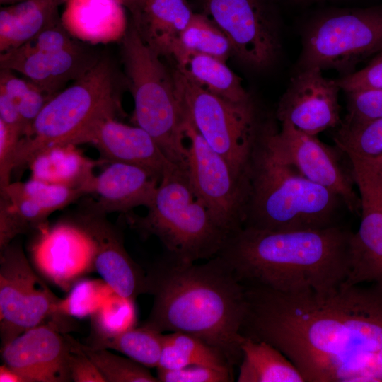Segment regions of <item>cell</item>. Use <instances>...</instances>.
Returning <instances> with one entry per match:
<instances>
[{
    "label": "cell",
    "instance_id": "36",
    "mask_svg": "<svg viewBox=\"0 0 382 382\" xmlns=\"http://www.w3.org/2000/svg\"><path fill=\"white\" fill-rule=\"evenodd\" d=\"M347 93L348 112L344 122L358 123L382 117V88Z\"/></svg>",
    "mask_w": 382,
    "mask_h": 382
},
{
    "label": "cell",
    "instance_id": "46",
    "mask_svg": "<svg viewBox=\"0 0 382 382\" xmlns=\"http://www.w3.org/2000/svg\"><path fill=\"white\" fill-rule=\"evenodd\" d=\"M367 162L376 170L382 174V154L371 158H361Z\"/></svg>",
    "mask_w": 382,
    "mask_h": 382
},
{
    "label": "cell",
    "instance_id": "26",
    "mask_svg": "<svg viewBox=\"0 0 382 382\" xmlns=\"http://www.w3.org/2000/svg\"><path fill=\"white\" fill-rule=\"evenodd\" d=\"M238 382H304L294 364L278 349L243 337Z\"/></svg>",
    "mask_w": 382,
    "mask_h": 382
},
{
    "label": "cell",
    "instance_id": "9",
    "mask_svg": "<svg viewBox=\"0 0 382 382\" xmlns=\"http://www.w3.org/2000/svg\"><path fill=\"white\" fill-rule=\"evenodd\" d=\"M0 255V336L1 347L26 330L53 323L64 333L71 318L59 313L57 298L36 274L20 242H11Z\"/></svg>",
    "mask_w": 382,
    "mask_h": 382
},
{
    "label": "cell",
    "instance_id": "38",
    "mask_svg": "<svg viewBox=\"0 0 382 382\" xmlns=\"http://www.w3.org/2000/svg\"><path fill=\"white\" fill-rule=\"evenodd\" d=\"M80 42L66 29L60 20L25 44L42 52H57L74 47Z\"/></svg>",
    "mask_w": 382,
    "mask_h": 382
},
{
    "label": "cell",
    "instance_id": "24",
    "mask_svg": "<svg viewBox=\"0 0 382 382\" xmlns=\"http://www.w3.org/2000/svg\"><path fill=\"white\" fill-rule=\"evenodd\" d=\"M67 0H23L0 9V52L28 42L61 20L59 7Z\"/></svg>",
    "mask_w": 382,
    "mask_h": 382
},
{
    "label": "cell",
    "instance_id": "17",
    "mask_svg": "<svg viewBox=\"0 0 382 382\" xmlns=\"http://www.w3.org/2000/svg\"><path fill=\"white\" fill-rule=\"evenodd\" d=\"M71 337L53 323L40 325L2 346L1 359L27 382L71 381L68 365Z\"/></svg>",
    "mask_w": 382,
    "mask_h": 382
},
{
    "label": "cell",
    "instance_id": "19",
    "mask_svg": "<svg viewBox=\"0 0 382 382\" xmlns=\"http://www.w3.org/2000/svg\"><path fill=\"white\" fill-rule=\"evenodd\" d=\"M85 143L93 144L106 163L120 162L138 166L159 181L173 164L145 130L120 122L114 116L105 117L92 127L80 144Z\"/></svg>",
    "mask_w": 382,
    "mask_h": 382
},
{
    "label": "cell",
    "instance_id": "8",
    "mask_svg": "<svg viewBox=\"0 0 382 382\" xmlns=\"http://www.w3.org/2000/svg\"><path fill=\"white\" fill-rule=\"evenodd\" d=\"M173 76L183 117L213 150L249 178L268 122H261L253 102L236 103L223 99L177 67Z\"/></svg>",
    "mask_w": 382,
    "mask_h": 382
},
{
    "label": "cell",
    "instance_id": "7",
    "mask_svg": "<svg viewBox=\"0 0 382 382\" xmlns=\"http://www.w3.org/2000/svg\"><path fill=\"white\" fill-rule=\"evenodd\" d=\"M120 42L125 81L134 100L136 126L153 138L171 163L185 168L187 147L173 72L144 43L130 22Z\"/></svg>",
    "mask_w": 382,
    "mask_h": 382
},
{
    "label": "cell",
    "instance_id": "11",
    "mask_svg": "<svg viewBox=\"0 0 382 382\" xmlns=\"http://www.w3.org/2000/svg\"><path fill=\"white\" fill-rule=\"evenodd\" d=\"M183 129L188 142L185 169L191 186L216 224L228 235L243 226L249 180L213 150L185 117Z\"/></svg>",
    "mask_w": 382,
    "mask_h": 382
},
{
    "label": "cell",
    "instance_id": "33",
    "mask_svg": "<svg viewBox=\"0 0 382 382\" xmlns=\"http://www.w3.org/2000/svg\"><path fill=\"white\" fill-rule=\"evenodd\" d=\"M60 299L57 309L59 313L76 318H85L98 310L114 291L103 279H80Z\"/></svg>",
    "mask_w": 382,
    "mask_h": 382
},
{
    "label": "cell",
    "instance_id": "10",
    "mask_svg": "<svg viewBox=\"0 0 382 382\" xmlns=\"http://www.w3.org/2000/svg\"><path fill=\"white\" fill-rule=\"evenodd\" d=\"M376 52H382V8L338 11L312 23L300 65L341 70Z\"/></svg>",
    "mask_w": 382,
    "mask_h": 382
},
{
    "label": "cell",
    "instance_id": "29",
    "mask_svg": "<svg viewBox=\"0 0 382 382\" xmlns=\"http://www.w3.org/2000/svg\"><path fill=\"white\" fill-rule=\"evenodd\" d=\"M163 342L162 332L141 325L109 337L89 340L88 345L116 350L147 368H157Z\"/></svg>",
    "mask_w": 382,
    "mask_h": 382
},
{
    "label": "cell",
    "instance_id": "42",
    "mask_svg": "<svg viewBox=\"0 0 382 382\" xmlns=\"http://www.w3.org/2000/svg\"><path fill=\"white\" fill-rule=\"evenodd\" d=\"M23 233L25 228L10 202L4 195L0 194V250Z\"/></svg>",
    "mask_w": 382,
    "mask_h": 382
},
{
    "label": "cell",
    "instance_id": "31",
    "mask_svg": "<svg viewBox=\"0 0 382 382\" xmlns=\"http://www.w3.org/2000/svg\"><path fill=\"white\" fill-rule=\"evenodd\" d=\"M0 89L16 104L25 125V134L45 105L54 96L27 79L18 77L14 71L6 69H1Z\"/></svg>",
    "mask_w": 382,
    "mask_h": 382
},
{
    "label": "cell",
    "instance_id": "41",
    "mask_svg": "<svg viewBox=\"0 0 382 382\" xmlns=\"http://www.w3.org/2000/svg\"><path fill=\"white\" fill-rule=\"evenodd\" d=\"M68 365L71 381L105 382L98 368L82 349L81 343L73 337L68 354Z\"/></svg>",
    "mask_w": 382,
    "mask_h": 382
},
{
    "label": "cell",
    "instance_id": "3",
    "mask_svg": "<svg viewBox=\"0 0 382 382\" xmlns=\"http://www.w3.org/2000/svg\"><path fill=\"white\" fill-rule=\"evenodd\" d=\"M352 234L340 225L299 231L242 227L228 235L217 255L244 286L323 293L347 278Z\"/></svg>",
    "mask_w": 382,
    "mask_h": 382
},
{
    "label": "cell",
    "instance_id": "34",
    "mask_svg": "<svg viewBox=\"0 0 382 382\" xmlns=\"http://www.w3.org/2000/svg\"><path fill=\"white\" fill-rule=\"evenodd\" d=\"M134 301L113 292L90 317L89 340L109 337L132 327Z\"/></svg>",
    "mask_w": 382,
    "mask_h": 382
},
{
    "label": "cell",
    "instance_id": "1",
    "mask_svg": "<svg viewBox=\"0 0 382 382\" xmlns=\"http://www.w3.org/2000/svg\"><path fill=\"white\" fill-rule=\"evenodd\" d=\"M244 286L241 335L275 347L305 382H380L381 290L359 284L284 293Z\"/></svg>",
    "mask_w": 382,
    "mask_h": 382
},
{
    "label": "cell",
    "instance_id": "16",
    "mask_svg": "<svg viewBox=\"0 0 382 382\" xmlns=\"http://www.w3.org/2000/svg\"><path fill=\"white\" fill-rule=\"evenodd\" d=\"M340 87L318 67L303 69L291 81L279 101L276 118L311 135L340 122Z\"/></svg>",
    "mask_w": 382,
    "mask_h": 382
},
{
    "label": "cell",
    "instance_id": "25",
    "mask_svg": "<svg viewBox=\"0 0 382 382\" xmlns=\"http://www.w3.org/2000/svg\"><path fill=\"white\" fill-rule=\"evenodd\" d=\"M177 68L209 92L230 102L249 103L251 96L243 87L241 79L225 62L196 53H185L174 59Z\"/></svg>",
    "mask_w": 382,
    "mask_h": 382
},
{
    "label": "cell",
    "instance_id": "37",
    "mask_svg": "<svg viewBox=\"0 0 382 382\" xmlns=\"http://www.w3.org/2000/svg\"><path fill=\"white\" fill-rule=\"evenodd\" d=\"M158 382H229L233 374L202 365H190L176 370L157 369Z\"/></svg>",
    "mask_w": 382,
    "mask_h": 382
},
{
    "label": "cell",
    "instance_id": "15",
    "mask_svg": "<svg viewBox=\"0 0 382 382\" xmlns=\"http://www.w3.org/2000/svg\"><path fill=\"white\" fill-rule=\"evenodd\" d=\"M88 207L79 213L75 226L90 241L94 270L115 293L134 301L145 294V274L124 246L122 232L106 218Z\"/></svg>",
    "mask_w": 382,
    "mask_h": 382
},
{
    "label": "cell",
    "instance_id": "45",
    "mask_svg": "<svg viewBox=\"0 0 382 382\" xmlns=\"http://www.w3.org/2000/svg\"><path fill=\"white\" fill-rule=\"evenodd\" d=\"M130 13L131 18H134L141 10L148 0H119Z\"/></svg>",
    "mask_w": 382,
    "mask_h": 382
},
{
    "label": "cell",
    "instance_id": "12",
    "mask_svg": "<svg viewBox=\"0 0 382 382\" xmlns=\"http://www.w3.org/2000/svg\"><path fill=\"white\" fill-rule=\"evenodd\" d=\"M280 123L277 129L270 122L265 130V141L271 154L307 179L337 195L349 212L360 215V197L354 187L351 166L347 168L337 152L316 136L288 122Z\"/></svg>",
    "mask_w": 382,
    "mask_h": 382
},
{
    "label": "cell",
    "instance_id": "4",
    "mask_svg": "<svg viewBox=\"0 0 382 382\" xmlns=\"http://www.w3.org/2000/svg\"><path fill=\"white\" fill-rule=\"evenodd\" d=\"M248 180L242 227L299 231L339 225L340 208L345 207L342 199L274 156L265 137Z\"/></svg>",
    "mask_w": 382,
    "mask_h": 382
},
{
    "label": "cell",
    "instance_id": "28",
    "mask_svg": "<svg viewBox=\"0 0 382 382\" xmlns=\"http://www.w3.org/2000/svg\"><path fill=\"white\" fill-rule=\"evenodd\" d=\"M185 53L206 54L226 62L233 50L226 35L207 15L194 13L171 57L175 59Z\"/></svg>",
    "mask_w": 382,
    "mask_h": 382
},
{
    "label": "cell",
    "instance_id": "32",
    "mask_svg": "<svg viewBox=\"0 0 382 382\" xmlns=\"http://www.w3.org/2000/svg\"><path fill=\"white\" fill-rule=\"evenodd\" d=\"M81 348L98 368L105 382H158L147 367L130 358L116 355L108 349L81 344Z\"/></svg>",
    "mask_w": 382,
    "mask_h": 382
},
{
    "label": "cell",
    "instance_id": "48",
    "mask_svg": "<svg viewBox=\"0 0 382 382\" xmlns=\"http://www.w3.org/2000/svg\"><path fill=\"white\" fill-rule=\"evenodd\" d=\"M298 1H308V0H298Z\"/></svg>",
    "mask_w": 382,
    "mask_h": 382
},
{
    "label": "cell",
    "instance_id": "39",
    "mask_svg": "<svg viewBox=\"0 0 382 382\" xmlns=\"http://www.w3.org/2000/svg\"><path fill=\"white\" fill-rule=\"evenodd\" d=\"M359 71L335 80L340 89L351 91L382 88V52Z\"/></svg>",
    "mask_w": 382,
    "mask_h": 382
},
{
    "label": "cell",
    "instance_id": "44",
    "mask_svg": "<svg viewBox=\"0 0 382 382\" xmlns=\"http://www.w3.org/2000/svg\"><path fill=\"white\" fill-rule=\"evenodd\" d=\"M0 381L27 382L23 376L4 364L0 366Z\"/></svg>",
    "mask_w": 382,
    "mask_h": 382
},
{
    "label": "cell",
    "instance_id": "21",
    "mask_svg": "<svg viewBox=\"0 0 382 382\" xmlns=\"http://www.w3.org/2000/svg\"><path fill=\"white\" fill-rule=\"evenodd\" d=\"M61 20L76 39L90 43L120 41L129 23L119 0H67Z\"/></svg>",
    "mask_w": 382,
    "mask_h": 382
},
{
    "label": "cell",
    "instance_id": "6",
    "mask_svg": "<svg viewBox=\"0 0 382 382\" xmlns=\"http://www.w3.org/2000/svg\"><path fill=\"white\" fill-rule=\"evenodd\" d=\"M116 77L110 60L101 57L83 76L54 96L21 139L16 169L28 167L42 150L80 144L100 120L120 111Z\"/></svg>",
    "mask_w": 382,
    "mask_h": 382
},
{
    "label": "cell",
    "instance_id": "5",
    "mask_svg": "<svg viewBox=\"0 0 382 382\" xmlns=\"http://www.w3.org/2000/svg\"><path fill=\"white\" fill-rule=\"evenodd\" d=\"M144 216L125 214L129 226L142 236H156L170 257L185 262L218 255L228 233L197 198L187 172L175 163L165 172Z\"/></svg>",
    "mask_w": 382,
    "mask_h": 382
},
{
    "label": "cell",
    "instance_id": "20",
    "mask_svg": "<svg viewBox=\"0 0 382 382\" xmlns=\"http://www.w3.org/2000/svg\"><path fill=\"white\" fill-rule=\"evenodd\" d=\"M159 180L149 171L138 166L108 163L95 175L88 192L97 198L88 207L99 214H127L138 207L151 204Z\"/></svg>",
    "mask_w": 382,
    "mask_h": 382
},
{
    "label": "cell",
    "instance_id": "30",
    "mask_svg": "<svg viewBox=\"0 0 382 382\" xmlns=\"http://www.w3.org/2000/svg\"><path fill=\"white\" fill-rule=\"evenodd\" d=\"M345 155L371 158L382 154V117L358 123L342 122L334 137Z\"/></svg>",
    "mask_w": 382,
    "mask_h": 382
},
{
    "label": "cell",
    "instance_id": "35",
    "mask_svg": "<svg viewBox=\"0 0 382 382\" xmlns=\"http://www.w3.org/2000/svg\"><path fill=\"white\" fill-rule=\"evenodd\" d=\"M7 187L32 199L50 214L86 195L81 190L33 178L25 182H11Z\"/></svg>",
    "mask_w": 382,
    "mask_h": 382
},
{
    "label": "cell",
    "instance_id": "43",
    "mask_svg": "<svg viewBox=\"0 0 382 382\" xmlns=\"http://www.w3.org/2000/svg\"><path fill=\"white\" fill-rule=\"evenodd\" d=\"M0 120L13 130L17 132L21 138L25 128L18 108L12 99L0 89Z\"/></svg>",
    "mask_w": 382,
    "mask_h": 382
},
{
    "label": "cell",
    "instance_id": "22",
    "mask_svg": "<svg viewBox=\"0 0 382 382\" xmlns=\"http://www.w3.org/2000/svg\"><path fill=\"white\" fill-rule=\"evenodd\" d=\"M194 13L186 0H148L130 23L160 57H172Z\"/></svg>",
    "mask_w": 382,
    "mask_h": 382
},
{
    "label": "cell",
    "instance_id": "13",
    "mask_svg": "<svg viewBox=\"0 0 382 382\" xmlns=\"http://www.w3.org/2000/svg\"><path fill=\"white\" fill-rule=\"evenodd\" d=\"M361 201V221L350 241V269L344 286L364 284L382 291V174L347 155Z\"/></svg>",
    "mask_w": 382,
    "mask_h": 382
},
{
    "label": "cell",
    "instance_id": "40",
    "mask_svg": "<svg viewBox=\"0 0 382 382\" xmlns=\"http://www.w3.org/2000/svg\"><path fill=\"white\" fill-rule=\"evenodd\" d=\"M21 136L0 120V190L11 183Z\"/></svg>",
    "mask_w": 382,
    "mask_h": 382
},
{
    "label": "cell",
    "instance_id": "2",
    "mask_svg": "<svg viewBox=\"0 0 382 382\" xmlns=\"http://www.w3.org/2000/svg\"><path fill=\"white\" fill-rule=\"evenodd\" d=\"M145 294L154 303L142 326L193 335L240 364L245 286L219 255L195 264L166 255L146 272Z\"/></svg>",
    "mask_w": 382,
    "mask_h": 382
},
{
    "label": "cell",
    "instance_id": "14",
    "mask_svg": "<svg viewBox=\"0 0 382 382\" xmlns=\"http://www.w3.org/2000/svg\"><path fill=\"white\" fill-rule=\"evenodd\" d=\"M204 6L206 15L229 40L233 55L257 69L271 64L278 39L263 0H204Z\"/></svg>",
    "mask_w": 382,
    "mask_h": 382
},
{
    "label": "cell",
    "instance_id": "47",
    "mask_svg": "<svg viewBox=\"0 0 382 382\" xmlns=\"http://www.w3.org/2000/svg\"><path fill=\"white\" fill-rule=\"evenodd\" d=\"M21 1L23 0H0V3L1 5L6 6V5L16 4Z\"/></svg>",
    "mask_w": 382,
    "mask_h": 382
},
{
    "label": "cell",
    "instance_id": "18",
    "mask_svg": "<svg viewBox=\"0 0 382 382\" xmlns=\"http://www.w3.org/2000/svg\"><path fill=\"white\" fill-rule=\"evenodd\" d=\"M100 58L82 42L57 52H42L24 44L1 53L0 67L20 73L54 96L67 82L83 76Z\"/></svg>",
    "mask_w": 382,
    "mask_h": 382
},
{
    "label": "cell",
    "instance_id": "23",
    "mask_svg": "<svg viewBox=\"0 0 382 382\" xmlns=\"http://www.w3.org/2000/svg\"><path fill=\"white\" fill-rule=\"evenodd\" d=\"M104 160H93L84 156L75 145L48 147L38 153L28 164L31 178L81 190L88 195L94 168Z\"/></svg>",
    "mask_w": 382,
    "mask_h": 382
},
{
    "label": "cell",
    "instance_id": "27",
    "mask_svg": "<svg viewBox=\"0 0 382 382\" xmlns=\"http://www.w3.org/2000/svg\"><path fill=\"white\" fill-rule=\"evenodd\" d=\"M202 365L233 374V366L219 349L193 335L172 332L163 335L161 354L156 369L176 370Z\"/></svg>",
    "mask_w": 382,
    "mask_h": 382
}]
</instances>
